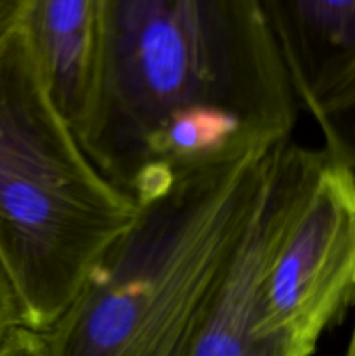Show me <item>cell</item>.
<instances>
[{"label":"cell","mask_w":355,"mask_h":356,"mask_svg":"<svg viewBox=\"0 0 355 356\" xmlns=\"http://www.w3.org/2000/svg\"><path fill=\"white\" fill-rule=\"evenodd\" d=\"M298 115L261 0H101V63L77 139L134 205L261 156Z\"/></svg>","instance_id":"6da1fadb"},{"label":"cell","mask_w":355,"mask_h":356,"mask_svg":"<svg viewBox=\"0 0 355 356\" xmlns=\"http://www.w3.org/2000/svg\"><path fill=\"white\" fill-rule=\"evenodd\" d=\"M0 356H49L47 341L42 332L19 327L0 346Z\"/></svg>","instance_id":"9c48e42d"},{"label":"cell","mask_w":355,"mask_h":356,"mask_svg":"<svg viewBox=\"0 0 355 356\" xmlns=\"http://www.w3.org/2000/svg\"><path fill=\"white\" fill-rule=\"evenodd\" d=\"M24 3L26 0H0V42L19 26Z\"/></svg>","instance_id":"30bf717a"},{"label":"cell","mask_w":355,"mask_h":356,"mask_svg":"<svg viewBox=\"0 0 355 356\" xmlns=\"http://www.w3.org/2000/svg\"><path fill=\"white\" fill-rule=\"evenodd\" d=\"M294 96L340 159L355 124V0H261Z\"/></svg>","instance_id":"8992f818"},{"label":"cell","mask_w":355,"mask_h":356,"mask_svg":"<svg viewBox=\"0 0 355 356\" xmlns=\"http://www.w3.org/2000/svg\"><path fill=\"white\" fill-rule=\"evenodd\" d=\"M136 211L51 106L17 26L0 42V257L28 329L61 318Z\"/></svg>","instance_id":"3957f363"},{"label":"cell","mask_w":355,"mask_h":356,"mask_svg":"<svg viewBox=\"0 0 355 356\" xmlns=\"http://www.w3.org/2000/svg\"><path fill=\"white\" fill-rule=\"evenodd\" d=\"M326 152L289 139L268 153L246 226L226 259L183 356H312L263 329L265 273L312 188Z\"/></svg>","instance_id":"5b68a950"},{"label":"cell","mask_w":355,"mask_h":356,"mask_svg":"<svg viewBox=\"0 0 355 356\" xmlns=\"http://www.w3.org/2000/svg\"><path fill=\"white\" fill-rule=\"evenodd\" d=\"M19 31L45 97L77 134L100 75L101 0H26Z\"/></svg>","instance_id":"52a82bcc"},{"label":"cell","mask_w":355,"mask_h":356,"mask_svg":"<svg viewBox=\"0 0 355 356\" xmlns=\"http://www.w3.org/2000/svg\"><path fill=\"white\" fill-rule=\"evenodd\" d=\"M19 327H26V313L16 284L0 257V346Z\"/></svg>","instance_id":"ba28073f"},{"label":"cell","mask_w":355,"mask_h":356,"mask_svg":"<svg viewBox=\"0 0 355 356\" xmlns=\"http://www.w3.org/2000/svg\"><path fill=\"white\" fill-rule=\"evenodd\" d=\"M345 356H355V325H354V330H352L350 343H348V350H347V355H345Z\"/></svg>","instance_id":"8fae6325"},{"label":"cell","mask_w":355,"mask_h":356,"mask_svg":"<svg viewBox=\"0 0 355 356\" xmlns=\"http://www.w3.org/2000/svg\"><path fill=\"white\" fill-rule=\"evenodd\" d=\"M354 302L355 170L326 152L265 273L263 329L313 353Z\"/></svg>","instance_id":"277c9868"},{"label":"cell","mask_w":355,"mask_h":356,"mask_svg":"<svg viewBox=\"0 0 355 356\" xmlns=\"http://www.w3.org/2000/svg\"><path fill=\"white\" fill-rule=\"evenodd\" d=\"M267 156L188 174L136 205L134 221L44 334L49 356H183L253 211Z\"/></svg>","instance_id":"7a4b0ae2"}]
</instances>
